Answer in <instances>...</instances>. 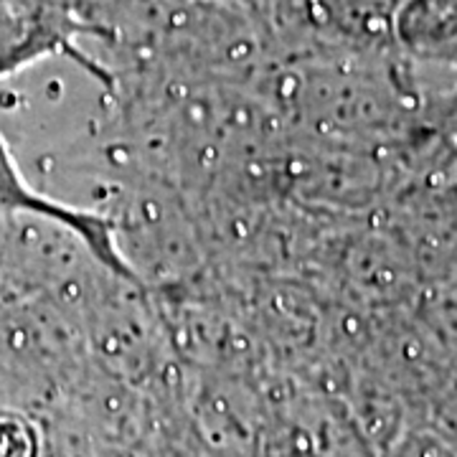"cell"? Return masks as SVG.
Segmentation results:
<instances>
[{
  "instance_id": "cell-1",
  "label": "cell",
  "mask_w": 457,
  "mask_h": 457,
  "mask_svg": "<svg viewBox=\"0 0 457 457\" xmlns=\"http://www.w3.org/2000/svg\"><path fill=\"white\" fill-rule=\"evenodd\" d=\"M13 211L41 216V218L69 229L105 272L125 279L130 285L142 287L140 274L125 259L120 249L114 221H109L107 216H99L94 211L74 209V206L58 203V201H51L46 196L36 193L31 186H26L21 170L16 168V163L10 158V150L3 135H0V214H13Z\"/></svg>"
}]
</instances>
